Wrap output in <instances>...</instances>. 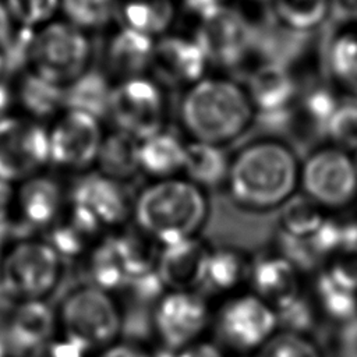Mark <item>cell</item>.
<instances>
[{
	"instance_id": "1",
	"label": "cell",
	"mask_w": 357,
	"mask_h": 357,
	"mask_svg": "<svg viewBox=\"0 0 357 357\" xmlns=\"http://www.w3.org/2000/svg\"><path fill=\"white\" fill-rule=\"evenodd\" d=\"M301 156L282 135H255L230 151L223 191L230 204L245 213L279 211L298 194Z\"/></svg>"
},
{
	"instance_id": "2",
	"label": "cell",
	"mask_w": 357,
	"mask_h": 357,
	"mask_svg": "<svg viewBox=\"0 0 357 357\" xmlns=\"http://www.w3.org/2000/svg\"><path fill=\"white\" fill-rule=\"evenodd\" d=\"M173 117L185 139L223 148L241 141L257 120L243 81L219 71H211L181 89L173 106Z\"/></svg>"
},
{
	"instance_id": "3",
	"label": "cell",
	"mask_w": 357,
	"mask_h": 357,
	"mask_svg": "<svg viewBox=\"0 0 357 357\" xmlns=\"http://www.w3.org/2000/svg\"><path fill=\"white\" fill-rule=\"evenodd\" d=\"M209 195L183 176L146 180L134 192L131 225L156 245L198 237L211 218Z\"/></svg>"
},
{
	"instance_id": "4",
	"label": "cell",
	"mask_w": 357,
	"mask_h": 357,
	"mask_svg": "<svg viewBox=\"0 0 357 357\" xmlns=\"http://www.w3.org/2000/svg\"><path fill=\"white\" fill-rule=\"evenodd\" d=\"M59 333L92 353L121 339L126 310L117 294L82 283L71 289L57 310Z\"/></svg>"
},
{
	"instance_id": "5",
	"label": "cell",
	"mask_w": 357,
	"mask_h": 357,
	"mask_svg": "<svg viewBox=\"0 0 357 357\" xmlns=\"http://www.w3.org/2000/svg\"><path fill=\"white\" fill-rule=\"evenodd\" d=\"M278 331L276 310L248 289L213 304L209 339L227 357H252Z\"/></svg>"
},
{
	"instance_id": "6",
	"label": "cell",
	"mask_w": 357,
	"mask_h": 357,
	"mask_svg": "<svg viewBox=\"0 0 357 357\" xmlns=\"http://www.w3.org/2000/svg\"><path fill=\"white\" fill-rule=\"evenodd\" d=\"M261 21L244 1L233 0L191 29L202 45L212 71L236 75L255 61Z\"/></svg>"
},
{
	"instance_id": "7",
	"label": "cell",
	"mask_w": 357,
	"mask_h": 357,
	"mask_svg": "<svg viewBox=\"0 0 357 357\" xmlns=\"http://www.w3.org/2000/svg\"><path fill=\"white\" fill-rule=\"evenodd\" d=\"M298 192L326 213L337 215L357 201V166L353 153L326 141L301 156Z\"/></svg>"
},
{
	"instance_id": "8",
	"label": "cell",
	"mask_w": 357,
	"mask_h": 357,
	"mask_svg": "<svg viewBox=\"0 0 357 357\" xmlns=\"http://www.w3.org/2000/svg\"><path fill=\"white\" fill-rule=\"evenodd\" d=\"M64 261L43 238H20L0 254V280L17 301L46 300L60 283Z\"/></svg>"
},
{
	"instance_id": "9",
	"label": "cell",
	"mask_w": 357,
	"mask_h": 357,
	"mask_svg": "<svg viewBox=\"0 0 357 357\" xmlns=\"http://www.w3.org/2000/svg\"><path fill=\"white\" fill-rule=\"evenodd\" d=\"M170 91L151 74L114 84L106 126L144 139L169 128L173 116Z\"/></svg>"
},
{
	"instance_id": "10",
	"label": "cell",
	"mask_w": 357,
	"mask_h": 357,
	"mask_svg": "<svg viewBox=\"0 0 357 357\" xmlns=\"http://www.w3.org/2000/svg\"><path fill=\"white\" fill-rule=\"evenodd\" d=\"M96 45L89 32L68 21H53L35 33L29 63L39 77L67 86L92 66Z\"/></svg>"
},
{
	"instance_id": "11",
	"label": "cell",
	"mask_w": 357,
	"mask_h": 357,
	"mask_svg": "<svg viewBox=\"0 0 357 357\" xmlns=\"http://www.w3.org/2000/svg\"><path fill=\"white\" fill-rule=\"evenodd\" d=\"M243 84L255 110V126L266 134L289 130L303 77L290 66L273 60H257L243 73Z\"/></svg>"
},
{
	"instance_id": "12",
	"label": "cell",
	"mask_w": 357,
	"mask_h": 357,
	"mask_svg": "<svg viewBox=\"0 0 357 357\" xmlns=\"http://www.w3.org/2000/svg\"><path fill=\"white\" fill-rule=\"evenodd\" d=\"M213 304L198 290H166L149 312L156 346L183 350L209 337Z\"/></svg>"
},
{
	"instance_id": "13",
	"label": "cell",
	"mask_w": 357,
	"mask_h": 357,
	"mask_svg": "<svg viewBox=\"0 0 357 357\" xmlns=\"http://www.w3.org/2000/svg\"><path fill=\"white\" fill-rule=\"evenodd\" d=\"M106 130L107 126L95 116L64 110L49 131L50 162L78 174L93 170Z\"/></svg>"
},
{
	"instance_id": "14",
	"label": "cell",
	"mask_w": 357,
	"mask_h": 357,
	"mask_svg": "<svg viewBox=\"0 0 357 357\" xmlns=\"http://www.w3.org/2000/svg\"><path fill=\"white\" fill-rule=\"evenodd\" d=\"M211 71L209 59L192 29H174L156 39L149 74L166 89L180 92Z\"/></svg>"
},
{
	"instance_id": "15",
	"label": "cell",
	"mask_w": 357,
	"mask_h": 357,
	"mask_svg": "<svg viewBox=\"0 0 357 357\" xmlns=\"http://www.w3.org/2000/svg\"><path fill=\"white\" fill-rule=\"evenodd\" d=\"M50 162L49 131L32 120L6 117L0 121V180L26 178Z\"/></svg>"
},
{
	"instance_id": "16",
	"label": "cell",
	"mask_w": 357,
	"mask_h": 357,
	"mask_svg": "<svg viewBox=\"0 0 357 357\" xmlns=\"http://www.w3.org/2000/svg\"><path fill=\"white\" fill-rule=\"evenodd\" d=\"M134 192L128 185L112 180L95 169L73 181L67 201L88 212L105 231H113L131 225Z\"/></svg>"
},
{
	"instance_id": "17",
	"label": "cell",
	"mask_w": 357,
	"mask_h": 357,
	"mask_svg": "<svg viewBox=\"0 0 357 357\" xmlns=\"http://www.w3.org/2000/svg\"><path fill=\"white\" fill-rule=\"evenodd\" d=\"M59 335L57 314L45 300L17 301L7 314L1 336L7 353L36 357Z\"/></svg>"
},
{
	"instance_id": "18",
	"label": "cell",
	"mask_w": 357,
	"mask_h": 357,
	"mask_svg": "<svg viewBox=\"0 0 357 357\" xmlns=\"http://www.w3.org/2000/svg\"><path fill=\"white\" fill-rule=\"evenodd\" d=\"M156 39L116 24L105 32L98 49L99 67L116 84L149 74Z\"/></svg>"
},
{
	"instance_id": "19",
	"label": "cell",
	"mask_w": 357,
	"mask_h": 357,
	"mask_svg": "<svg viewBox=\"0 0 357 357\" xmlns=\"http://www.w3.org/2000/svg\"><path fill=\"white\" fill-rule=\"evenodd\" d=\"M211 248L201 236L158 245L155 269L166 290H198Z\"/></svg>"
},
{
	"instance_id": "20",
	"label": "cell",
	"mask_w": 357,
	"mask_h": 357,
	"mask_svg": "<svg viewBox=\"0 0 357 357\" xmlns=\"http://www.w3.org/2000/svg\"><path fill=\"white\" fill-rule=\"evenodd\" d=\"M305 289L304 275L282 254L271 248L252 255L248 290L275 310Z\"/></svg>"
},
{
	"instance_id": "21",
	"label": "cell",
	"mask_w": 357,
	"mask_h": 357,
	"mask_svg": "<svg viewBox=\"0 0 357 357\" xmlns=\"http://www.w3.org/2000/svg\"><path fill=\"white\" fill-rule=\"evenodd\" d=\"M64 201H67V194L56 178L49 176L28 178L17 197L18 231L47 230L66 209Z\"/></svg>"
},
{
	"instance_id": "22",
	"label": "cell",
	"mask_w": 357,
	"mask_h": 357,
	"mask_svg": "<svg viewBox=\"0 0 357 357\" xmlns=\"http://www.w3.org/2000/svg\"><path fill=\"white\" fill-rule=\"evenodd\" d=\"M342 99L343 96L325 78L303 81L289 130L301 139L324 142L328 123Z\"/></svg>"
},
{
	"instance_id": "23",
	"label": "cell",
	"mask_w": 357,
	"mask_h": 357,
	"mask_svg": "<svg viewBox=\"0 0 357 357\" xmlns=\"http://www.w3.org/2000/svg\"><path fill=\"white\" fill-rule=\"evenodd\" d=\"M251 264L252 255L238 247H212L206 258L198 291L206 296L211 301L213 298H218L219 301L247 290Z\"/></svg>"
},
{
	"instance_id": "24",
	"label": "cell",
	"mask_w": 357,
	"mask_h": 357,
	"mask_svg": "<svg viewBox=\"0 0 357 357\" xmlns=\"http://www.w3.org/2000/svg\"><path fill=\"white\" fill-rule=\"evenodd\" d=\"M324 78L343 96L357 99V24L332 26L322 53Z\"/></svg>"
},
{
	"instance_id": "25",
	"label": "cell",
	"mask_w": 357,
	"mask_h": 357,
	"mask_svg": "<svg viewBox=\"0 0 357 357\" xmlns=\"http://www.w3.org/2000/svg\"><path fill=\"white\" fill-rule=\"evenodd\" d=\"M187 139L165 128L139 141V170L146 180H163L183 174Z\"/></svg>"
},
{
	"instance_id": "26",
	"label": "cell",
	"mask_w": 357,
	"mask_h": 357,
	"mask_svg": "<svg viewBox=\"0 0 357 357\" xmlns=\"http://www.w3.org/2000/svg\"><path fill=\"white\" fill-rule=\"evenodd\" d=\"M180 17L178 0H120L117 24L159 39L177 29Z\"/></svg>"
},
{
	"instance_id": "27",
	"label": "cell",
	"mask_w": 357,
	"mask_h": 357,
	"mask_svg": "<svg viewBox=\"0 0 357 357\" xmlns=\"http://www.w3.org/2000/svg\"><path fill=\"white\" fill-rule=\"evenodd\" d=\"M95 170L112 180L130 185L141 177L139 139L107 127L99 148Z\"/></svg>"
},
{
	"instance_id": "28",
	"label": "cell",
	"mask_w": 357,
	"mask_h": 357,
	"mask_svg": "<svg viewBox=\"0 0 357 357\" xmlns=\"http://www.w3.org/2000/svg\"><path fill=\"white\" fill-rule=\"evenodd\" d=\"M229 163L230 151L227 148L187 139L181 176L208 194L223 191Z\"/></svg>"
},
{
	"instance_id": "29",
	"label": "cell",
	"mask_w": 357,
	"mask_h": 357,
	"mask_svg": "<svg viewBox=\"0 0 357 357\" xmlns=\"http://www.w3.org/2000/svg\"><path fill=\"white\" fill-rule=\"evenodd\" d=\"M113 86L110 77L95 64L64 86V110L84 112L106 124Z\"/></svg>"
},
{
	"instance_id": "30",
	"label": "cell",
	"mask_w": 357,
	"mask_h": 357,
	"mask_svg": "<svg viewBox=\"0 0 357 357\" xmlns=\"http://www.w3.org/2000/svg\"><path fill=\"white\" fill-rule=\"evenodd\" d=\"M268 15L284 31L311 36L331 22V0H272Z\"/></svg>"
},
{
	"instance_id": "31",
	"label": "cell",
	"mask_w": 357,
	"mask_h": 357,
	"mask_svg": "<svg viewBox=\"0 0 357 357\" xmlns=\"http://www.w3.org/2000/svg\"><path fill=\"white\" fill-rule=\"evenodd\" d=\"M308 291L322 321L340 326L357 318V293L340 286L321 269L312 273Z\"/></svg>"
},
{
	"instance_id": "32",
	"label": "cell",
	"mask_w": 357,
	"mask_h": 357,
	"mask_svg": "<svg viewBox=\"0 0 357 357\" xmlns=\"http://www.w3.org/2000/svg\"><path fill=\"white\" fill-rule=\"evenodd\" d=\"M18 100L33 117L49 119L64 109V86L29 71L20 81Z\"/></svg>"
},
{
	"instance_id": "33",
	"label": "cell",
	"mask_w": 357,
	"mask_h": 357,
	"mask_svg": "<svg viewBox=\"0 0 357 357\" xmlns=\"http://www.w3.org/2000/svg\"><path fill=\"white\" fill-rule=\"evenodd\" d=\"M119 7L120 0H60L66 21L91 35L116 25Z\"/></svg>"
},
{
	"instance_id": "34",
	"label": "cell",
	"mask_w": 357,
	"mask_h": 357,
	"mask_svg": "<svg viewBox=\"0 0 357 357\" xmlns=\"http://www.w3.org/2000/svg\"><path fill=\"white\" fill-rule=\"evenodd\" d=\"M328 215L314 201L298 192L279 209L276 230L291 237L308 238L319 229Z\"/></svg>"
},
{
	"instance_id": "35",
	"label": "cell",
	"mask_w": 357,
	"mask_h": 357,
	"mask_svg": "<svg viewBox=\"0 0 357 357\" xmlns=\"http://www.w3.org/2000/svg\"><path fill=\"white\" fill-rule=\"evenodd\" d=\"M279 331L312 336L322 322L317 305L305 287L298 296L276 308Z\"/></svg>"
},
{
	"instance_id": "36",
	"label": "cell",
	"mask_w": 357,
	"mask_h": 357,
	"mask_svg": "<svg viewBox=\"0 0 357 357\" xmlns=\"http://www.w3.org/2000/svg\"><path fill=\"white\" fill-rule=\"evenodd\" d=\"M325 141L349 152L357 149V99H342L328 123Z\"/></svg>"
},
{
	"instance_id": "37",
	"label": "cell",
	"mask_w": 357,
	"mask_h": 357,
	"mask_svg": "<svg viewBox=\"0 0 357 357\" xmlns=\"http://www.w3.org/2000/svg\"><path fill=\"white\" fill-rule=\"evenodd\" d=\"M252 357H325L312 336L278 331Z\"/></svg>"
},
{
	"instance_id": "38",
	"label": "cell",
	"mask_w": 357,
	"mask_h": 357,
	"mask_svg": "<svg viewBox=\"0 0 357 357\" xmlns=\"http://www.w3.org/2000/svg\"><path fill=\"white\" fill-rule=\"evenodd\" d=\"M4 3L14 20L29 28L46 22L60 8V0H6Z\"/></svg>"
},
{
	"instance_id": "39",
	"label": "cell",
	"mask_w": 357,
	"mask_h": 357,
	"mask_svg": "<svg viewBox=\"0 0 357 357\" xmlns=\"http://www.w3.org/2000/svg\"><path fill=\"white\" fill-rule=\"evenodd\" d=\"M92 357H153L152 349L144 346L137 340L119 339L98 351Z\"/></svg>"
},
{
	"instance_id": "40",
	"label": "cell",
	"mask_w": 357,
	"mask_h": 357,
	"mask_svg": "<svg viewBox=\"0 0 357 357\" xmlns=\"http://www.w3.org/2000/svg\"><path fill=\"white\" fill-rule=\"evenodd\" d=\"M233 0H178L181 15L188 17L192 25L202 22L215 14L220 7Z\"/></svg>"
},
{
	"instance_id": "41",
	"label": "cell",
	"mask_w": 357,
	"mask_h": 357,
	"mask_svg": "<svg viewBox=\"0 0 357 357\" xmlns=\"http://www.w3.org/2000/svg\"><path fill=\"white\" fill-rule=\"evenodd\" d=\"M21 26L8 11L6 3L0 0V57L14 43Z\"/></svg>"
},
{
	"instance_id": "42",
	"label": "cell",
	"mask_w": 357,
	"mask_h": 357,
	"mask_svg": "<svg viewBox=\"0 0 357 357\" xmlns=\"http://www.w3.org/2000/svg\"><path fill=\"white\" fill-rule=\"evenodd\" d=\"M336 350L339 357H357V318L339 326Z\"/></svg>"
},
{
	"instance_id": "43",
	"label": "cell",
	"mask_w": 357,
	"mask_h": 357,
	"mask_svg": "<svg viewBox=\"0 0 357 357\" xmlns=\"http://www.w3.org/2000/svg\"><path fill=\"white\" fill-rule=\"evenodd\" d=\"M174 357H227L209 337L176 351Z\"/></svg>"
},
{
	"instance_id": "44",
	"label": "cell",
	"mask_w": 357,
	"mask_h": 357,
	"mask_svg": "<svg viewBox=\"0 0 357 357\" xmlns=\"http://www.w3.org/2000/svg\"><path fill=\"white\" fill-rule=\"evenodd\" d=\"M11 201H13V190L10 184L0 180V229L6 227L10 223L7 216H8Z\"/></svg>"
},
{
	"instance_id": "45",
	"label": "cell",
	"mask_w": 357,
	"mask_h": 357,
	"mask_svg": "<svg viewBox=\"0 0 357 357\" xmlns=\"http://www.w3.org/2000/svg\"><path fill=\"white\" fill-rule=\"evenodd\" d=\"M13 95L4 77H0V121L6 119V113L11 105Z\"/></svg>"
},
{
	"instance_id": "46",
	"label": "cell",
	"mask_w": 357,
	"mask_h": 357,
	"mask_svg": "<svg viewBox=\"0 0 357 357\" xmlns=\"http://www.w3.org/2000/svg\"><path fill=\"white\" fill-rule=\"evenodd\" d=\"M241 1H244V3H247V4H251V6H266L268 7V4L272 1V0H241Z\"/></svg>"
},
{
	"instance_id": "47",
	"label": "cell",
	"mask_w": 357,
	"mask_h": 357,
	"mask_svg": "<svg viewBox=\"0 0 357 357\" xmlns=\"http://www.w3.org/2000/svg\"><path fill=\"white\" fill-rule=\"evenodd\" d=\"M8 353H7V349H6V344L0 336V357H7Z\"/></svg>"
},
{
	"instance_id": "48",
	"label": "cell",
	"mask_w": 357,
	"mask_h": 357,
	"mask_svg": "<svg viewBox=\"0 0 357 357\" xmlns=\"http://www.w3.org/2000/svg\"><path fill=\"white\" fill-rule=\"evenodd\" d=\"M0 77H4L3 75V61H1V57H0Z\"/></svg>"
},
{
	"instance_id": "49",
	"label": "cell",
	"mask_w": 357,
	"mask_h": 357,
	"mask_svg": "<svg viewBox=\"0 0 357 357\" xmlns=\"http://www.w3.org/2000/svg\"><path fill=\"white\" fill-rule=\"evenodd\" d=\"M353 158H354V162H356V166H357V149L353 152Z\"/></svg>"
}]
</instances>
